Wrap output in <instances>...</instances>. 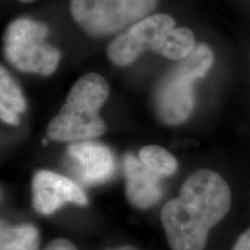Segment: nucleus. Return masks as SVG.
I'll list each match as a JSON object with an SVG mask.
<instances>
[{"mask_svg":"<svg viewBox=\"0 0 250 250\" xmlns=\"http://www.w3.org/2000/svg\"><path fill=\"white\" fill-rule=\"evenodd\" d=\"M26 110L22 92L4 66L0 67V117L5 123L18 125L19 115Z\"/></svg>","mask_w":250,"mask_h":250,"instance_id":"nucleus-10","label":"nucleus"},{"mask_svg":"<svg viewBox=\"0 0 250 250\" xmlns=\"http://www.w3.org/2000/svg\"><path fill=\"white\" fill-rule=\"evenodd\" d=\"M138 158L159 176H170L177 169L175 156L158 145H148L140 149Z\"/></svg>","mask_w":250,"mask_h":250,"instance_id":"nucleus-12","label":"nucleus"},{"mask_svg":"<svg viewBox=\"0 0 250 250\" xmlns=\"http://www.w3.org/2000/svg\"><path fill=\"white\" fill-rule=\"evenodd\" d=\"M232 250H250V227L239 236Z\"/></svg>","mask_w":250,"mask_h":250,"instance_id":"nucleus-14","label":"nucleus"},{"mask_svg":"<svg viewBox=\"0 0 250 250\" xmlns=\"http://www.w3.org/2000/svg\"><path fill=\"white\" fill-rule=\"evenodd\" d=\"M125 195L131 205L138 210H148L161 199V176L149 169L139 158L126 154L123 158Z\"/></svg>","mask_w":250,"mask_h":250,"instance_id":"nucleus-9","label":"nucleus"},{"mask_svg":"<svg viewBox=\"0 0 250 250\" xmlns=\"http://www.w3.org/2000/svg\"><path fill=\"white\" fill-rule=\"evenodd\" d=\"M40 232L31 224L9 225L1 223L0 250H37Z\"/></svg>","mask_w":250,"mask_h":250,"instance_id":"nucleus-11","label":"nucleus"},{"mask_svg":"<svg viewBox=\"0 0 250 250\" xmlns=\"http://www.w3.org/2000/svg\"><path fill=\"white\" fill-rule=\"evenodd\" d=\"M107 250H138V249L131 246H121V247H116V248H111Z\"/></svg>","mask_w":250,"mask_h":250,"instance_id":"nucleus-15","label":"nucleus"},{"mask_svg":"<svg viewBox=\"0 0 250 250\" xmlns=\"http://www.w3.org/2000/svg\"><path fill=\"white\" fill-rule=\"evenodd\" d=\"M67 159L73 173L87 186L105 183L116 167L111 149L94 140L72 143L67 147Z\"/></svg>","mask_w":250,"mask_h":250,"instance_id":"nucleus-8","label":"nucleus"},{"mask_svg":"<svg viewBox=\"0 0 250 250\" xmlns=\"http://www.w3.org/2000/svg\"><path fill=\"white\" fill-rule=\"evenodd\" d=\"M49 29L45 24L28 18H19L5 33V56L17 70L51 76L58 66L61 54L45 42Z\"/></svg>","mask_w":250,"mask_h":250,"instance_id":"nucleus-4","label":"nucleus"},{"mask_svg":"<svg viewBox=\"0 0 250 250\" xmlns=\"http://www.w3.org/2000/svg\"><path fill=\"white\" fill-rule=\"evenodd\" d=\"M158 0H71L74 21L92 36H105L148 17Z\"/></svg>","mask_w":250,"mask_h":250,"instance_id":"nucleus-5","label":"nucleus"},{"mask_svg":"<svg viewBox=\"0 0 250 250\" xmlns=\"http://www.w3.org/2000/svg\"><path fill=\"white\" fill-rule=\"evenodd\" d=\"M175 20L170 15H148L111 41L107 56L116 66L132 64L143 52L152 50L164 56L168 36L174 30Z\"/></svg>","mask_w":250,"mask_h":250,"instance_id":"nucleus-6","label":"nucleus"},{"mask_svg":"<svg viewBox=\"0 0 250 250\" xmlns=\"http://www.w3.org/2000/svg\"><path fill=\"white\" fill-rule=\"evenodd\" d=\"M21 2H24V4H29V2H33L35 1V0H20Z\"/></svg>","mask_w":250,"mask_h":250,"instance_id":"nucleus-16","label":"nucleus"},{"mask_svg":"<svg viewBox=\"0 0 250 250\" xmlns=\"http://www.w3.org/2000/svg\"><path fill=\"white\" fill-rule=\"evenodd\" d=\"M43 250H78V248L70 240L55 239L54 241L48 243V246Z\"/></svg>","mask_w":250,"mask_h":250,"instance_id":"nucleus-13","label":"nucleus"},{"mask_svg":"<svg viewBox=\"0 0 250 250\" xmlns=\"http://www.w3.org/2000/svg\"><path fill=\"white\" fill-rule=\"evenodd\" d=\"M232 205L229 186L220 175L201 169L184 181L176 198L161 210V223L171 250H204L208 232Z\"/></svg>","mask_w":250,"mask_h":250,"instance_id":"nucleus-1","label":"nucleus"},{"mask_svg":"<svg viewBox=\"0 0 250 250\" xmlns=\"http://www.w3.org/2000/svg\"><path fill=\"white\" fill-rule=\"evenodd\" d=\"M109 83L98 73H87L76 81L66 102L46 129L49 139L61 143L92 140L104 134L107 125L99 111L109 96Z\"/></svg>","mask_w":250,"mask_h":250,"instance_id":"nucleus-2","label":"nucleus"},{"mask_svg":"<svg viewBox=\"0 0 250 250\" xmlns=\"http://www.w3.org/2000/svg\"><path fill=\"white\" fill-rule=\"evenodd\" d=\"M68 203L88 204L86 192L76 181L50 170H40L31 181V204L42 215L55 213Z\"/></svg>","mask_w":250,"mask_h":250,"instance_id":"nucleus-7","label":"nucleus"},{"mask_svg":"<svg viewBox=\"0 0 250 250\" xmlns=\"http://www.w3.org/2000/svg\"><path fill=\"white\" fill-rule=\"evenodd\" d=\"M213 62V52L208 45H196L164 77L154 95L155 111L164 123L177 125L190 117L195 107L193 85L208 73Z\"/></svg>","mask_w":250,"mask_h":250,"instance_id":"nucleus-3","label":"nucleus"}]
</instances>
